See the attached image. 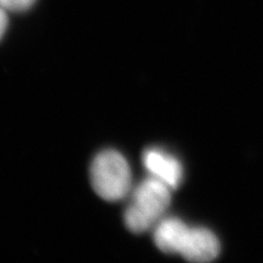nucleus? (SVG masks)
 <instances>
[{
  "label": "nucleus",
  "mask_w": 263,
  "mask_h": 263,
  "mask_svg": "<svg viewBox=\"0 0 263 263\" xmlns=\"http://www.w3.org/2000/svg\"><path fill=\"white\" fill-rule=\"evenodd\" d=\"M220 246L217 237L208 228H190L180 254L191 262H210L219 254Z\"/></svg>",
  "instance_id": "20e7f679"
},
{
  "label": "nucleus",
  "mask_w": 263,
  "mask_h": 263,
  "mask_svg": "<svg viewBox=\"0 0 263 263\" xmlns=\"http://www.w3.org/2000/svg\"><path fill=\"white\" fill-rule=\"evenodd\" d=\"M36 0H0V6L7 11L12 12H22L34 5Z\"/></svg>",
  "instance_id": "423d86ee"
},
{
  "label": "nucleus",
  "mask_w": 263,
  "mask_h": 263,
  "mask_svg": "<svg viewBox=\"0 0 263 263\" xmlns=\"http://www.w3.org/2000/svg\"><path fill=\"white\" fill-rule=\"evenodd\" d=\"M143 163L152 177L157 178L175 190L179 186L183 177L181 162L166 152L157 148H151L143 154Z\"/></svg>",
  "instance_id": "7ed1b4c3"
},
{
  "label": "nucleus",
  "mask_w": 263,
  "mask_h": 263,
  "mask_svg": "<svg viewBox=\"0 0 263 263\" xmlns=\"http://www.w3.org/2000/svg\"><path fill=\"white\" fill-rule=\"evenodd\" d=\"M8 27V16H7V10L0 6V40L4 36L5 32Z\"/></svg>",
  "instance_id": "0eeeda50"
},
{
  "label": "nucleus",
  "mask_w": 263,
  "mask_h": 263,
  "mask_svg": "<svg viewBox=\"0 0 263 263\" xmlns=\"http://www.w3.org/2000/svg\"><path fill=\"white\" fill-rule=\"evenodd\" d=\"M90 181L102 200L117 202L125 199L132 190V171L126 158L113 149L98 154L90 166Z\"/></svg>",
  "instance_id": "f03ea898"
},
{
  "label": "nucleus",
  "mask_w": 263,
  "mask_h": 263,
  "mask_svg": "<svg viewBox=\"0 0 263 263\" xmlns=\"http://www.w3.org/2000/svg\"><path fill=\"white\" fill-rule=\"evenodd\" d=\"M171 190L155 177L143 180L132 193V200L124 213L128 230L143 234L154 228L162 219L171 202Z\"/></svg>",
  "instance_id": "f257e3e1"
},
{
  "label": "nucleus",
  "mask_w": 263,
  "mask_h": 263,
  "mask_svg": "<svg viewBox=\"0 0 263 263\" xmlns=\"http://www.w3.org/2000/svg\"><path fill=\"white\" fill-rule=\"evenodd\" d=\"M190 228L179 218H162L154 227V241L164 253L180 254Z\"/></svg>",
  "instance_id": "39448f33"
}]
</instances>
